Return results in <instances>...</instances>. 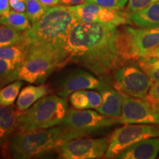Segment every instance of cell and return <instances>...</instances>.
<instances>
[{
  "mask_svg": "<svg viewBox=\"0 0 159 159\" xmlns=\"http://www.w3.org/2000/svg\"><path fill=\"white\" fill-rule=\"evenodd\" d=\"M146 57H153L159 59V46L155 48L152 51H151Z\"/></svg>",
  "mask_w": 159,
  "mask_h": 159,
  "instance_id": "35",
  "label": "cell"
},
{
  "mask_svg": "<svg viewBox=\"0 0 159 159\" xmlns=\"http://www.w3.org/2000/svg\"><path fill=\"white\" fill-rule=\"evenodd\" d=\"M85 2V0H59V4L64 6H74Z\"/></svg>",
  "mask_w": 159,
  "mask_h": 159,
  "instance_id": "33",
  "label": "cell"
},
{
  "mask_svg": "<svg viewBox=\"0 0 159 159\" xmlns=\"http://www.w3.org/2000/svg\"><path fill=\"white\" fill-rule=\"evenodd\" d=\"M128 15L132 24L138 27H159V1Z\"/></svg>",
  "mask_w": 159,
  "mask_h": 159,
  "instance_id": "17",
  "label": "cell"
},
{
  "mask_svg": "<svg viewBox=\"0 0 159 159\" xmlns=\"http://www.w3.org/2000/svg\"><path fill=\"white\" fill-rule=\"evenodd\" d=\"M0 25H1V22H0Z\"/></svg>",
  "mask_w": 159,
  "mask_h": 159,
  "instance_id": "36",
  "label": "cell"
},
{
  "mask_svg": "<svg viewBox=\"0 0 159 159\" xmlns=\"http://www.w3.org/2000/svg\"><path fill=\"white\" fill-rule=\"evenodd\" d=\"M139 67L150 77L152 82H159V59L153 57H145L138 59Z\"/></svg>",
  "mask_w": 159,
  "mask_h": 159,
  "instance_id": "24",
  "label": "cell"
},
{
  "mask_svg": "<svg viewBox=\"0 0 159 159\" xmlns=\"http://www.w3.org/2000/svg\"><path fill=\"white\" fill-rule=\"evenodd\" d=\"M68 7L78 21L97 22L116 27L132 24L126 12L109 9L96 4L84 2Z\"/></svg>",
  "mask_w": 159,
  "mask_h": 159,
  "instance_id": "11",
  "label": "cell"
},
{
  "mask_svg": "<svg viewBox=\"0 0 159 159\" xmlns=\"http://www.w3.org/2000/svg\"><path fill=\"white\" fill-rule=\"evenodd\" d=\"M25 42L24 31L8 26H0V46H13Z\"/></svg>",
  "mask_w": 159,
  "mask_h": 159,
  "instance_id": "22",
  "label": "cell"
},
{
  "mask_svg": "<svg viewBox=\"0 0 159 159\" xmlns=\"http://www.w3.org/2000/svg\"><path fill=\"white\" fill-rule=\"evenodd\" d=\"M23 83L21 80L13 81L0 89V104L13 105L20 93Z\"/></svg>",
  "mask_w": 159,
  "mask_h": 159,
  "instance_id": "23",
  "label": "cell"
},
{
  "mask_svg": "<svg viewBox=\"0 0 159 159\" xmlns=\"http://www.w3.org/2000/svg\"><path fill=\"white\" fill-rule=\"evenodd\" d=\"M89 100V108L97 109L100 106L102 102V97L100 93L93 91L92 89L84 90Z\"/></svg>",
  "mask_w": 159,
  "mask_h": 159,
  "instance_id": "29",
  "label": "cell"
},
{
  "mask_svg": "<svg viewBox=\"0 0 159 159\" xmlns=\"http://www.w3.org/2000/svg\"><path fill=\"white\" fill-rule=\"evenodd\" d=\"M158 125L126 124L114 131L105 156L106 158L116 156L130 147L152 137L159 136Z\"/></svg>",
  "mask_w": 159,
  "mask_h": 159,
  "instance_id": "6",
  "label": "cell"
},
{
  "mask_svg": "<svg viewBox=\"0 0 159 159\" xmlns=\"http://www.w3.org/2000/svg\"><path fill=\"white\" fill-rule=\"evenodd\" d=\"M115 87L129 96L145 99L152 82L142 69L133 64H123L114 71Z\"/></svg>",
  "mask_w": 159,
  "mask_h": 159,
  "instance_id": "9",
  "label": "cell"
},
{
  "mask_svg": "<svg viewBox=\"0 0 159 159\" xmlns=\"http://www.w3.org/2000/svg\"><path fill=\"white\" fill-rule=\"evenodd\" d=\"M26 43L27 52L19 71L21 80L33 84L43 83L52 73L69 61L66 48L45 43Z\"/></svg>",
  "mask_w": 159,
  "mask_h": 159,
  "instance_id": "3",
  "label": "cell"
},
{
  "mask_svg": "<svg viewBox=\"0 0 159 159\" xmlns=\"http://www.w3.org/2000/svg\"><path fill=\"white\" fill-rule=\"evenodd\" d=\"M83 137L63 125L41 130L18 132L10 138L6 149L13 158H35L58 150L71 139Z\"/></svg>",
  "mask_w": 159,
  "mask_h": 159,
  "instance_id": "2",
  "label": "cell"
},
{
  "mask_svg": "<svg viewBox=\"0 0 159 159\" xmlns=\"http://www.w3.org/2000/svg\"><path fill=\"white\" fill-rule=\"evenodd\" d=\"M145 99L159 107V82L152 83Z\"/></svg>",
  "mask_w": 159,
  "mask_h": 159,
  "instance_id": "30",
  "label": "cell"
},
{
  "mask_svg": "<svg viewBox=\"0 0 159 159\" xmlns=\"http://www.w3.org/2000/svg\"><path fill=\"white\" fill-rule=\"evenodd\" d=\"M159 152V136L139 142L118 155V159H154Z\"/></svg>",
  "mask_w": 159,
  "mask_h": 159,
  "instance_id": "15",
  "label": "cell"
},
{
  "mask_svg": "<svg viewBox=\"0 0 159 159\" xmlns=\"http://www.w3.org/2000/svg\"><path fill=\"white\" fill-rule=\"evenodd\" d=\"M21 111L13 105L0 104V148H6L9 139L19 128Z\"/></svg>",
  "mask_w": 159,
  "mask_h": 159,
  "instance_id": "14",
  "label": "cell"
},
{
  "mask_svg": "<svg viewBox=\"0 0 159 159\" xmlns=\"http://www.w3.org/2000/svg\"><path fill=\"white\" fill-rule=\"evenodd\" d=\"M158 158H159V156H158Z\"/></svg>",
  "mask_w": 159,
  "mask_h": 159,
  "instance_id": "37",
  "label": "cell"
},
{
  "mask_svg": "<svg viewBox=\"0 0 159 159\" xmlns=\"http://www.w3.org/2000/svg\"><path fill=\"white\" fill-rule=\"evenodd\" d=\"M25 4L26 13L32 25L37 22L49 7L43 5L39 0H26Z\"/></svg>",
  "mask_w": 159,
  "mask_h": 159,
  "instance_id": "25",
  "label": "cell"
},
{
  "mask_svg": "<svg viewBox=\"0 0 159 159\" xmlns=\"http://www.w3.org/2000/svg\"><path fill=\"white\" fill-rule=\"evenodd\" d=\"M10 5L13 11L19 12V13H25L26 11L25 2L21 0H9Z\"/></svg>",
  "mask_w": 159,
  "mask_h": 159,
  "instance_id": "31",
  "label": "cell"
},
{
  "mask_svg": "<svg viewBox=\"0 0 159 159\" xmlns=\"http://www.w3.org/2000/svg\"><path fill=\"white\" fill-rule=\"evenodd\" d=\"M122 123L120 118L111 117L91 110L68 109L61 125L83 136Z\"/></svg>",
  "mask_w": 159,
  "mask_h": 159,
  "instance_id": "8",
  "label": "cell"
},
{
  "mask_svg": "<svg viewBox=\"0 0 159 159\" xmlns=\"http://www.w3.org/2000/svg\"><path fill=\"white\" fill-rule=\"evenodd\" d=\"M67 111L68 103L64 97L46 95L21 112L18 129L20 132H25L57 126L63 122Z\"/></svg>",
  "mask_w": 159,
  "mask_h": 159,
  "instance_id": "5",
  "label": "cell"
},
{
  "mask_svg": "<svg viewBox=\"0 0 159 159\" xmlns=\"http://www.w3.org/2000/svg\"><path fill=\"white\" fill-rule=\"evenodd\" d=\"M110 137L100 139L76 138L58 149L60 158L94 159L102 158L108 148Z\"/></svg>",
  "mask_w": 159,
  "mask_h": 159,
  "instance_id": "12",
  "label": "cell"
},
{
  "mask_svg": "<svg viewBox=\"0 0 159 159\" xmlns=\"http://www.w3.org/2000/svg\"><path fill=\"white\" fill-rule=\"evenodd\" d=\"M98 90L102 95V102L97 111L105 116L120 118L122 116V99L119 91L105 83Z\"/></svg>",
  "mask_w": 159,
  "mask_h": 159,
  "instance_id": "16",
  "label": "cell"
},
{
  "mask_svg": "<svg viewBox=\"0 0 159 159\" xmlns=\"http://www.w3.org/2000/svg\"><path fill=\"white\" fill-rule=\"evenodd\" d=\"M9 0H0V16L7 14L10 10Z\"/></svg>",
  "mask_w": 159,
  "mask_h": 159,
  "instance_id": "32",
  "label": "cell"
},
{
  "mask_svg": "<svg viewBox=\"0 0 159 159\" xmlns=\"http://www.w3.org/2000/svg\"><path fill=\"white\" fill-rule=\"evenodd\" d=\"M69 101L73 108L75 109L84 110L90 108L89 98L84 92V90L76 91L71 93L69 97Z\"/></svg>",
  "mask_w": 159,
  "mask_h": 159,
  "instance_id": "26",
  "label": "cell"
},
{
  "mask_svg": "<svg viewBox=\"0 0 159 159\" xmlns=\"http://www.w3.org/2000/svg\"><path fill=\"white\" fill-rule=\"evenodd\" d=\"M49 93V89L45 85H27L20 91L16 101L18 111H25L28 109L39 99Z\"/></svg>",
  "mask_w": 159,
  "mask_h": 159,
  "instance_id": "18",
  "label": "cell"
},
{
  "mask_svg": "<svg viewBox=\"0 0 159 159\" xmlns=\"http://www.w3.org/2000/svg\"><path fill=\"white\" fill-rule=\"evenodd\" d=\"M122 35L125 53L128 61L145 57L159 46V27H125Z\"/></svg>",
  "mask_w": 159,
  "mask_h": 159,
  "instance_id": "7",
  "label": "cell"
},
{
  "mask_svg": "<svg viewBox=\"0 0 159 159\" xmlns=\"http://www.w3.org/2000/svg\"><path fill=\"white\" fill-rule=\"evenodd\" d=\"M77 19L68 6L49 7L37 22L24 31L25 43H45L66 48L67 39Z\"/></svg>",
  "mask_w": 159,
  "mask_h": 159,
  "instance_id": "4",
  "label": "cell"
},
{
  "mask_svg": "<svg viewBox=\"0 0 159 159\" xmlns=\"http://www.w3.org/2000/svg\"><path fill=\"white\" fill-rule=\"evenodd\" d=\"M20 65L10 60L0 59V89L19 80Z\"/></svg>",
  "mask_w": 159,
  "mask_h": 159,
  "instance_id": "20",
  "label": "cell"
},
{
  "mask_svg": "<svg viewBox=\"0 0 159 159\" xmlns=\"http://www.w3.org/2000/svg\"><path fill=\"white\" fill-rule=\"evenodd\" d=\"M66 49L69 61L99 77L109 75L128 61L122 31L116 26L77 21L69 33Z\"/></svg>",
  "mask_w": 159,
  "mask_h": 159,
  "instance_id": "1",
  "label": "cell"
},
{
  "mask_svg": "<svg viewBox=\"0 0 159 159\" xmlns=\"http://www.w3.org/2000/svg\"><path fill=\"white\" fill-rule=\"evenodd\" d=\"M122 99V124L159 125V107L146 99L130 97L119 91Z\"/></svg>",
  "mask_w": 159,
  "mask_h": 159,
  "instance_id": "10",
  "label": "cell"
},
{
  "mask_svg": "<svg viewBox=\"0 0 159 159\" xmlns=\"http://www.w3.org/2000/svg\"><path fill=\"white\" fill-rule=\"evenodd\" d=\"M27 49V44L25 42L13 46H0V59L10 60L21 64Z\"/></svg>",
  "mask_w": 159,
  "mask_h": 159,
  "instance_id": "21",
  "label": "cell"
},
{
  "mask_svg": "<svg viewBox=\"0 0 159 159\" xmlns=\"http://www.w3.org/2000/svg\"><path fill=\"white\" fill-rule=\"evenodd\" d=\"M158 1L159 0H129L128 6H127L126 13L130 14V13L141 11L150 5L151 4Z\"/></svg>",
  "mask_w": 159,
  "mask_h": 159,
  "instance_id": "28",
  "label": "cell"
},
{
  "mask_svg": "<svg viewBox=\"0 0 159 159\" xmlns=\"http://www.w3.org/2000/svg\"><path fill=\"white\" fill-rule=\"evenodd\" d=\"M103 84L100 80L89 71L80 69H75L63 78L57 89V94L66 98L76 91L99 89Z\"/></svg>",
  "mask_w": 159,
  "mask_h": 159,
  "instance_id": "13",
  "label": "cell"
},
{
  "mask_svg": "<svg viewBox=\"0 0 159 159\" xmlns=\"http://www.w3.org/2000/svg\"><path fill=\"white\" fill-rule=\"evenodd\" d=\"M1 25L8 26L20 31H25L31 27L27 13L10 11L7 14L0 16Z\"/></svg>",
  "mask_w": 159,
  "mask_h": 159,
  "instance_id": "19",
  "label": "cell"
},
{
  "mask_svg": "<svg viewBox=\"0 0 159 159\" xmlns=\"http://www.w3.org/2000/svg\"><path fill=\"white\" fill-rule=\"evenodd\" d=\"M128 0H85V2L93 3L109 9L121 11L128 3Z\"/></svg>",
  "mask_w": 159,
  "mask_h": 159,
  "instance_id": "27",
  "label": "cell"
},
{
  "mask_svg": "<svg viewBox=\"0 0 159 159\" xmlns=\"http://www.w3.org/2000/svg\"><path fill=\"white\" fill-rule=\"evenodd\" d=\"M39 1L47 7H53L59 4V0H39Z\"/></svg>",
  "mask_w": 159,
  "mask_h": 159,
  "instance_id": "34",
  "label": "cell"
}]
</instances>
